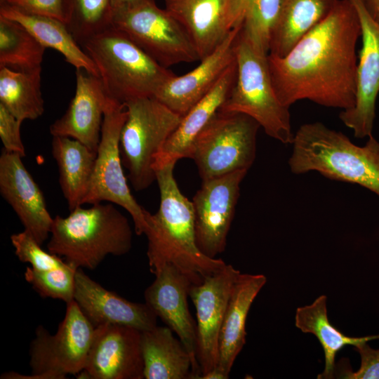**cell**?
<instances>
[{
    "mask_svg": "<svg viewBox=\"0 0 379 379\" xmlns=\"http://www.w3.org/2000/svg\"><path fill=\"white\" fill-rule=\"evenodd\" d=\"M361 30L350 0H338L328 15L284 57L268 54L273 86L281 102L290 107L308 100L345 110L355 102Z\"/></svg>",
    "mask_w": 379,
    "mask_h": 379,
    "instance_id": "1",
    "label": "cell"
},
{
    "mask_svg": "<svg viewBox=\"0 0 379 379\" xmlns=\"http://www.w3.org/2000/svg\"><path fill=\"white\" fill-rule=\"evenodd\" d=\"M175 164L154 165L160 204L154 214L145 210L148 264L154 274L166 265H174L199 284L226 263L206 256L199 248L192 202L178 187L173 174Z\"/></svg>",
    "mask_w": 379,
    "mask_h": 379,
    "instance_id": "2",
    "label": "cell"
},
{
    "mask_svg": "<svg viewBox=\"0 0 379 379\" xmlns=\"http://www.w3.org/2000/svg\"><path fill=\"white\" fill-rule=\"evenodd\" d=\"M291 145L288 164L293 173L317 171L361 185L379 197V142L372 135L360 147L342 132L313 122L300 126Z\"/></svg>",
    "mask_w": 379,
    "mask_h": 379,
    "instance_id": "3",
    "label": "cell"
},
{
    "mask_svg": "<svg viewBox=\"0 0 379 379\" xmlns=\"http://www.w3.org/2000/svg\"><path fill=\"white\" fill-rule=\"evenodd\" d=\"M132 242L128 218L114 204L98 203L53 218L47 248L76 268L93 270L108 255L128 253Z\"/></svg>",
    "mask_w": 379,
    "mask_h": 379,
    "instance_id": "4",
    "label": "cell"
},
{
    "mask_svg": "<svg viewBox=\"0 0 379 379\" xmlns=\"http://www.w3.org/2000/svg\"><path fill=\"white\" fill-rule=\"evenodd\" d=\"M79 44L96 65L107 95L121 104L138 98L154 97L175 75L112 26Z\"/></svg>",
    "mask_w": 379,
    "mask_h": 379,
    "instance_id": "5",
    "label": "cell"
},
{
    "mask_svg": "<svg viewBox=\"0 0 379 379\" xmlns=\"http://www.w3.org/2000/svg\"><path fill=\"white\" fill-rule=\"evenodd\" d=\"M234 53L236 81L219 110L245 114L255 119L270 137L285 145L291 144L294 133L289 107L281 102L274 91L268 53L256 47L241 30Z\"/></svg>",
    "mask_w": 379,
    "mask_h": 379,
    "instance_id": "6",
    "label": "cell"
},
{
    "mask_svg": "<svg viewBox=\"0 0 379 379\" xmlns=\"http://www.w3.org/2000/svg\"><path fill=\"white\" fill-rule=\"evenodd\" d=\"M124 105L127 117L120 135L121 161L133 189L142 191L156 180L155 159L182 117L154 97L132 99Z\"/></svg>",
    "mask_w": 379,
    "mask_h": 379,
    "instance_id": "7",
    "label": "cell"
},
{
    "mask_svg": "<svg viewBox=\"0 0 379 379\" xmlns=\"http://www.w3.org/2000/svg\"><path fill=\"white\" fill-rule=\"evenodd\" d=\"M260 124L242 113L218 111L194 142L188 157L203 180L248 171L256 155Z\"/></svg>",
    "mask_w": 379,
    "mask_h": 379,
    "instance_id": "8",
    "label": "cell"
},
{
    "mask_svg": "<svg viewBox=\"0 0 379 379\" xmlns=\"http://www.w3.org/2000/svg\"><path fill=\"white\" fill-rule=\"evenodd\" d=\"M112 26L166 68L200 60L185 29L154 0H140L114 11Z\"/></svg>",
    "mask_w": 379,
    "mask_h": 379,
    "instance_id": "9",
    "label": "cell"
},
{
    "mask_svg": "<svg viewBox=\"0 0 379 379\" xmlns=\"http://www.w3.org/2000/svg\"><path fill=\"white\" fill-rule=\"evenodd\" d=\"M127 117L124 104L108 97L93 175L84 204L109 201L124 208L131 216L134 232L145 234V208L133 197L122 168L120 135Z\"/></svg>",
    "mask_w": 379,
    "mask_h": 379,
    "instance_id": "10",
    "label": "cell"
},
{
    "mask_svg": "<svg viewBox=\"0 0 379 379\" xmlns=\"http://www.w3.org/2000/svg\"><path fill=\"white\" fill-rule=\"evenodd\" d=\"M95 326L74 300L67 304L56 333L39 326L29 347L32 374L25 378L63 379L84 369Z\"/></svg>",
    "mask_w": 379,
    "mask_h": 379,
    "instance_id": "11",
    "label": "cell"
},
{
    "mask_svg": "<svg viewBox=\"0 0 379 379\" xmlns=\"http://www.w3.org/2000/svg\"><path fill=\"white\" fill-rule=\"evenodd\" d=\"M246 170L203 180L192 202L200 251L211 258L223 253Z\"/></svg>",
    "mask_w": 379,
    "mask_h": 379,
    "instance_id": "12",
    "label": "cell"
},
{
    "mask_svg": "<svg viewBox=\"0 0 379 379\" xmlns=\"http://www.w3.org/2000/svg\"><path fill=\"white\" fill-rule=\"evenodd\" d=\"M240 273L226 264L190 288L189 296L197 312L198 379L218 366L220 330L233 284Z\"/></svg>",
    "mask_w": 379,
    "mask_h": 379,
    "instance_id": "13",
    "label": "cell"
},
{
    "mask_svg": "<svg viewBox=\"0 0 379 379\" xmlns=\"http://www.w3.org/2000/svg\"><path fill=\"white\" fill-rule=\"evenodd\" d=\"M350 1L359 18L362 45L357 61L355 102L352 108L342 110L339 117L355 138L362 139L372 135L379 94V22L370 15L364 0Z\"/></svg>",
    "mask_w": 379,
    "mask_h": 379,
    "instance_id": "14",
    "label": "cell"
},
{
    "mask_svg": "<svg viewBox=\"0 0 379 379\" xmlns=\"http://www.w3.org/2000/svg\"><path fill=\"white\" fill-rule=\"evenodd\" d=\"M142 331L125 326L95 327L86 366L77 378L142 379Z\"/></svg>",
    "mask_w": 379,
    "mask_h": 379,
    "instance_id": "15",
    "label": "cell"
},
{
    "mask_svg": "<svg viewBox=\"0 0 379 379\" xmlns=\"http://www.w3.org/2000/svg\"><path fill=\"white\" fill-rule=\"evenodd\" d=\"M145 289V302L173 332L186 347L192 361V379H198L200 368L197 359V324L188 307L187 297L192 279L172 265H166L155 274Z\"/></svg>",
    "mask_w": 379,
    "mask_h": 379,
    "instance_id": "16",
    "label": "cell"
},
{
    "mask_svg": "<svg viewBox=\"0 0 379 379\" xmlns=\"http://www.w3.org/2000/svg\"><path fill=\"white\" fill-rule=\"evenodd\" d=\"M18 154L2 149L0 193L16 213L24 230L42 245L50 236L53 218L44 196Z\"/></svg>",
    "mask_w": 379,
    "mask_h": 379,
    "instance_id": "17",
    "label": "cell"
},
{
    "mask_svg": "<svg viewBox=\"0 0 379 379\" xmlns=\"http://www.w3.org/2000/svg\"><path fill=\"white\" fill-rule=\"evenodd\" d=\"M164 8L182 25L200 60L241 25L237 0H164Z\"/></svg>",
    "mask_w": 379,
    "mask_h": 379,
    "instance_id": "18",
    "label": "cell"
},
{
    "mask_svg": "<svg viewBox=\"0 0 379 379\" xmlns=\"http://www.w3.org/2000/svg\"><path fill=\"white\" fill-rule=\"evenodd\" d=\"M241 29V24L232 29L224 41L192 71L170 78L154 98L180 116L186 114L213 88L235 60V42Z\"/></svg>",
    "mask_w": 379,
    "mask_h": 379,
    "instance_id": "19",
    "label": "cell"
},
{
    "mask_svg": "<svg viewBox=\"0 0 379 379\" xmlns=\"http://www.w3.org/2000/svg\"><path fill=\"white\" fill-rule=\"evenodd\" d=\"M74 300L95 327L117 324L150 330L157 326V316L146 303L133 302L107 290L78 268L75 275Z\"/></svg>",
    "mask_w": 379,
    "mask_h": 379,
    "instance_id": "20",
    "label": "cell"
},
{
    "mask_svg": "<svg viewBox=\"0 0 379 379\" xmlns=\"http://www.w3.org/2000/svg\"><path fill=\"white\" fill-rule=\"evenodd\" d=\"M108 96L98 77L76 69V89L65 114L50 126L53 136L76 139L97 152Z\"/></svg>",
    "mask_w": 379,
    "mask_h": 379,
    "instance_id": "21",
    "label": "cell"
},
{
    "mask_svg": "<svg viewBox=\"0 0 379 379\" xmlns=\"http://www.w3.org/2000/svg\"><path fill=\"white\" fill-rule=\"evenodd\" d=\"M237 72L235 59L213 88L182 117L157 156L154 165L176 163L180 159L188 157L196 138L225 101L235 83Z\"/></svg>",
    "mask_w": 379,
    "mask_h": 379,
    "instance_id": "22",
    "label": "cell"
},
{
    "mask_svg": "<svg viewBox=\"0 0 379 379\" xmlns=\"http://www.w3.org/2000/svg\"><path fill=\"white\" fill-rule=\"evenodd\" d=\"M266 282L263 274L240 273L233 284L220 333L217 366L227 377L246 344V323L251 306Z\"/></svg>",
    "mask_w": 379,
    "mask_h": 379,
    "instance_id": "23",
    "label": "cell"
},
{
    "mask_svg": "<svg viewBox=\"0 0 379 379\" xmlns=\"http://www.w3.org/2000/svg\"><path fill=\"white\" fill-rule=\"evenodd\" d=\"M168 326L142 331L145 379H192V361L180 340Z\"/></svg>",
    "mask_w": 379,
    "mask_h": 379,
    "instance_id": "24",
    "label": "cell"
},
{
    "mask_svg": "<svg viewBox=\"0 0 379 379\" xmlns=\"http://www.w3.org/2000/svg\"><path fill=\"white\" fill-rule=\"evenodd\" d=\"M0 15L21 24L44 47L58 51L76 69H82L98 77L94 62L81 48L65 22L55 18L22 11L6 3L0 4Z\"/></svg>",
    "mask_w": 379,
    "mask_h": 379,
    "instance_id": "25",
    "label": "cell"
},
{
    "mask_svg": "<svg viewBox=\"0 0 379 379\" xmlns=\"http://www.w3.org/2000/svg\"><path fill=\"white\" fill-rule=\"evenodd\" d=\"M51 147L58 168L60 186L71 211L84 204L96 152L80 141L66 136H53Z\"/></svg>",
    "mask_w": 379,
    "mask_h": 379,
    "instance_id": "26",
    "label": "cell"
},
{
    "mask_svg": "<svg viewBox=\"0 0 379 379\" xmlns=\"http://www.w3.org/2000/svg\"><path fill=\"white\" fill-rule=\"evenodd\" d=\"M338 0H281L269 53L285 56L331 12Z\"/></svg>",
    "mask_w": 379,
    "mask_h": 379,
    "instance_id": "27",
    "label": "cell"
},
{
    "mask_svg": "<svg viewBox=\"0 0 379 379\" xmlns=\"http://www.w3.org/2000/svg\"><path fill=\"white\" fill-rule=\"evenodd\" d=\"M327 297H318L312 304L298 307L295 324L302 332L312 333L319 340L324 353L325 366L318 379L335 378V356L346 345L356 347L379 339V335L351 337L343 334L331 324L327 314Z\"/></svg>",
    "mask_w": 379,
    "mask_h": 379,
    "instance_id": "28",
    "label": "cell"
},
{
    "mask_svg": "<svg viewBox=\"0 0 379 379\" xmlns=\"http://www.w3.org/2000/svg\"><path fill=\"white\" fill-rule=\"evenodd\" d=\"M42 67L30 71L0 67V103L18 120H34L44 112Z\"/></svg>",
    "mask_w": 379,
    "mask_h": 379,
    "instance_id": "29",
    "label": "cell"
},
{
    "mask_svg": "<svg viewBox=\"0 0 379 379\" xmlns=\"http://www.w3.org/2000/svg\"><path fill=\"white\" fill-rule=\"evenodd\" d=\"M45 49L21 24L0 15V67L18 71L40 68Z\"/></svg>",
    "mask_w": 379,
    "mask_h": 379,
    "instance_id": "30",
    "label": "cell"
},
{
    "mask_svg": "<svg viewBox=\"0 0 379 379\" xmlns=\"http://www.w3.org/2000/svg\"><path fill=\"white\" fill-rule=\"evenodd\" d=\"M112 0H67L66 25L80 44L112 26Z\"/></svg>",
    "mask_w": 379,
    "mask_h": 379,
    "instance_id": "31",
    "label": "cell"
},
{
    "mask_svg": "<svg viewBox=\"0 0 379 379\" xmlns=\"http://www.w3.org/2000/svg\"><path fill=\"white\" fill-rule=\"evenodd\" d=\"M241 32L256 47L269 53L272 30L281 0H239Z\"/></svg>",
    "mask_w": 379,
    "mask_h": 379,
    "instance_id": "32",
    "label": "cell"
},
{
    "mask_svg": "<svg viewBox=\"0 0 379 379\" xmlns=\"http://www.w3.org/2000/svg\"><path fill=\"white\" fill-rule=\"evenodd\" d=\"M77 269L68 263L49 270L27 267L25 279L41 298L58 299L67 304L74 300Z\"/></svg>",
    "mask_w": 379,
    "mask_h": 379,
    "instance_id": "33",
    "label": "cell"
},
{
    "mask_svg": "<svg viewBox=\"0 0 379 379\" xmlns=\"http://www.w3.org/2000/svg\"><path fill=\"white\" fill-rule=\"evenodd\" d=\"M11 241L19 260L29 263L35 270H49L62 267L67 264L58 255L43 250L41 245L25 230L13 234Z\"/></svg>",
    "mask_w": 379,
    "mask_h": 379,
    "instance_id": "34",
    "label": "cell"
},
{
    "mask_svg": "<svg viewBox=\"0 0 379 379\" xmlns=\"http://www.w3.org/2000/svg\"><path fill=\"white\" fill-rule=\"evenodd\" d=\"M354 350L359 354L361 358V365L356 371H352L347 368L345 364V368L340 366L338 373L335 378L347 379H379V349H374L364 343L354 347Z\"/></svg>",
    "mask_w": 379,
    "mask_h": 379,
    "instance_id": "35",
    "label": "cell"
},
{
    "mask_svg": "<svg viewBox=\"0 0 379 379\" xmlns=\"http://www.w3.org/2000/svg\"><path fill=\"white\" fill-rule=\"evenodd\" d=\"M22 123L0 103V138L3 149L24 157L26 153L20 134Z\"/></svg>",
    "mask_w": 379,
    "mask_h": 379,
    "instance_id": "36",
    "label": "cell"
},
{
    "mask_svg": "<svg viewBox=\"0 0 379 379\" xmlns=\"http://www.w3.org/2000/svg\"><path fill=\"white\" fill-rule=\"evenodd\" d=\"M66 2L67 0H6L3 3L26 13L55 18L65 23Z\"/></svg>",
    "mask_w": 379,
    "mask_h": 379,
    "instance_id": "37",
    "label": "cell"
},
{
    "mask_svg": "<svg viewBox=\"0 0 379 379\" xmlns=\"http://www.w3.org/2000/svg\"><path fill=\"white\" fill-rule=\"evenodd\" d=\"M364 3L370 15L379 22V0H364Z\"/></svg>",
    "mask_w": 379,
    "mask_h": 379,
    "instance_id": "38",
    "label": "cell"
},
{
    "mask_svg": "<svg viewBox=\"0 0 379 379\" xmlns=\"http://www.w3.org/2000/svg\"><path fill=\"white\" fill-rule=\"evenodd\" d=\"M140 1V0H112L114 12L131 6Z\"/></svg>",
    "mask_w": 379,
    "mask_h": 379,
    "instance_id": "39",
    "label": "cell"
},
{
    "mask_svg": "<svg viewBox=\"0 0 379 379\" xmlns=\"http://www.w3.org/2000/svg\"><path fill=\"white\" fill-rule=\"evenodd\" d=\"M6 0H0V4L4 2Z\"/></svg>",
    "mask_w": 379,
    "mask_h": 379,
    "instance_id": "40",
    "label": "cell"
}]
</instances>
